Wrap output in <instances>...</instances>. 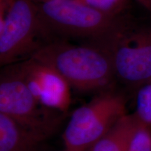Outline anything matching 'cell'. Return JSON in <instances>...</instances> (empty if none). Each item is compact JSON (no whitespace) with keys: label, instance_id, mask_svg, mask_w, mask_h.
Segmentation results:
<instances>
[{"label":"cell","instance_id":"1","mask_svg":"<svg viewBox=\"0 0 151 151\" xmlns=\"http://www.w3.org/2000/svg\"><path fill=\"white\" fill-rule=\"evenodd\" d=\"M29 58L51 68L78 91L99 93L114 88L116 78L111 55L100 46H75L56 39Z\"/></svg>","mask_w":151,"mask_h":151},{"label":"cell","instance_id":"2","mask_svg":"<svg viewBox=\"0 0 151 151\" xmlns=\"http://www.w3.org/2000/svg\"><path fill=\"white\" fill-rule=\"evenodd\" d=\"M37 6L41 21L53 40L87 39L101 47L126 18L103 14L78 0H45Z\"/></svg>","mask_w":151,"mask_h":151},{"label":"cell","instance_id":"3","mask_svg":"<svg viewBox=\"0 0 151 151\" xmlns=\"http://www.w3.org/2000/svg\"><path fill=\"white\" fill-rule=\"evenodd\" d=\"M125 96L114 88L73 111L62 138L66 150L87 151L126 115Z\"/></svg>","mask_w":151,"mask_h":151},{"label":"cell","instance_id":"4","mask_svg":"<svg viewBox=\"0 0 151 151\" xmlns=\"http://www.w3.org/2000/svg\"><path fill=\"white\" fill-rule=\"evenodd\" d=\"M52 40L32 0H14L0 16V65L1 67L27 60Z\"/></svg>","mask_w":151,"mask_h":151},{"label":"cell","instance_id":"5","mask_svg":"<svg viewBox=\"0 0 151 151\" xmlns=\"http://www.w3.org/2000/svg\"><path fill=\"white\" fill-rule=\"evenodd\" d=\"M103 48L111 55L116 78L122 83L139 89L151 79V25L126 18Z\"/></svg>","mask_w":151,"mask_h":151},{"label":"cell","instance_id":"6","mask_svg":"<svg viewBox=\"0 0 151 151\" xmlns=\"http://www.w3.org/2000/svg\"><path fill=\"white\" fill-rule=\"evenodd\" d=\"M0 113L24 125L52 136L62 115L37 101L18 63L3 67L0 73Z\"/></svg>","mask_w":151,"mask_h":151},{"label":"cell","instance_id":"7","mask_svg":"<svg viewBox=\"0 0 151 151\" xmlns=\"http://www.w3.org/2000/svg\"><path fill=\"white\" fill-rule=\"evenodd\" d=\"M17 63L39 104L59 112H66L71 103V86L67 81L51 68L32 58Z\"/></svg>","mask_w":151,"mask_h":151},{"label":"cell","instance_id":"8","mask_svg":"<svg viewBox=\"0 0 151 151\" xmlns=\"http://www.w3.org/2000/svg\"><path fill=\"white\" fill-rule=\"evenodd\" d=\"M50 137L0 113V151H37Z\"/></svg>","mask_w":151,"mask_h":151},{"label":"cell","instance_id":"9","mask_svg":"<svg viewBox=\"0 0 151 151\" xmlns=\"http://www.w3.org/2000/svg\"><path fill=\"white\" fill-rule=\"evenodd\" d=\"M139 123L134 113L126 114L87 151H127Z\"/></svg>","mask_w":151,"mask_h":151},{"label":"cell","instance_id":"10","mask_svg":"<svg viewBox=\"0 0 151 151\" xmlns=\"http://www.w3.org/2000/svg\"><path fill=\"white\" fill-rule=\"evenodd\" d=\"M134 114L140 123L151 127V79L138 89Z\"/></svg>","mask_w":151,"mask_h":151},{"label":"cell","instance_id":"11","mask_svg":"<svg viewBox=\"0 0 151 151\" xmlns=\"http://www.w3.org/2000/svg\"><path fill=\"white\" fill-rule=\"evenodd\" d=\"M85 4L106 15L114 17L124 16L130 0H78Z\"/></svg>","mask_w":151,"mask_h":151},{"label":"cell","instance_id":"12","mask_svg":"<svg viewBox=\"0 0 151 151\" xmlns=\"http://www.w3.org/2000/svg\"><path fill=\"white\" fill-rule=\"evenodd\" d=\"M127 151H151V127L139 122Z\"/></svg>","mask_w":151,"mask_h":151},{"label":"cell","instance_id":"13","mask_svg":"<svg viewBox=\"0 0 151 151\" xmlns=\"http://www.w3.org/2000/svg\"><path fill=\"white\" fill-rule=\"evenodd\" d=\"M139 4L151 13V0H136Z\"/></svg>","mask_w":151,"mask_h":151},{"label":"cell","instance_id":"14","mask_svg":"<svg viewBox=\"0 0 151 151\" xmlns=\"http://www.w3.org/2000/svg\"><path fill=\"white\" fill-rule=\"evenodd\" d=\"M32 1H33L34 2H35V3H37H37H39V2H41V1H45V0H32Z\"/></svg>","mask_w":151,"mask_h":151},{"label":"cell","instance_id":"15","mask_svg":"<svg viewBox=\"0 0 151 151\" xmlns=\"http://www.w3.org/2000/svg\"><path fill=\"white\" fill-rule=\"evenodd\" d=\"M64 151H69V150H66V149H65V150H64Z\"/></svg>","mask_w":151,"mask_h":151}]
</instances>
